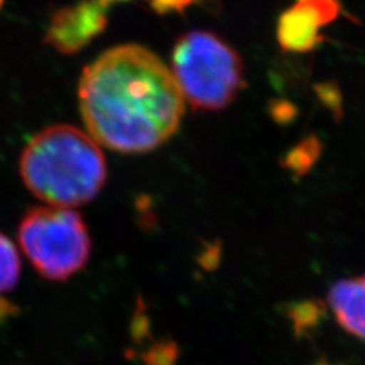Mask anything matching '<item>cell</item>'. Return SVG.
Wrapping results in <instances>:
<instances>
[{
  "instance_id": "cell-1",
  "label": "cell",
  "mask_w": 365,
  "mask_h": 365,
  "mask_svg": "<svg viewBox=\"0 0 365 365\" xmlns=\"http://www.w3.org/2000/svg\"><path fill=\"white\" fill-rule=\"evenodd\" d=\"M78 98L91 137L125 154L162 146L185 114V98L173 71L139 44L101 53L83 71Z\"/></svg>"
},
{
  "instance_id": "cell-2",
  "label": "cell",
  "mask_w": 365,
  "mask_h": 365,
  "mask_svg": "<svg viewBox=\"0 0 365 365\" xmlns=\"http://www.w3.org/2000/svg\"><path fill=\"white\" fill-rule=\"evenodd\" d=\"M19 169L28 190L55 207L91 201L107 181L106 157L98 142L72 125H52L34 135Z\"/></svg>"
},
{
  "instance_id": "cell-3",
  "label": "cell",
  "mask_w": 365,
  "mask_h": 365,
  "mask_svg": "<svg viewBox=\"0 0 365 365\" xmlns=\"http://www.w3.org/2000/svg\"><path fill=\"white\" fill-rule=\"evenodd\" d=\"M173 73L185 101L201 111L232 106L245 86L241 55L210 31H190L178 37Z\"/></svg>"
},
{
  "instance_id": "cell-4",
  "label": "cell",
  "mask_w": 365,
  "mask_h": 365,
  "mask_svg": "<svg viewBox=\"0 0 365 365\" xmlns=\"http://www.w3.org/2000/svg\"><path fill=\"white\" fill-rule=\"evenodd\" d=\"M19 244L40 276L66 282L90 257L91 241L83 216L68 207H36L23 216Z\"/></svg>"
},
{
  "instance_id": "cell-5",
  "label": "cell",
  "mask_w": 365,
  "mask_h": 365,
  "mask_svg": "<svg viewBox=\"0 0 365 365\" xmlns=\"http://www.w3.org/2000/svg\"><path fill=\"white\" fill-rule=\"evenodd\" d=\"M341 14L339 0H297L277 20V43L291 53L312 52L324 41L323 28Z\"/></svg>"
},
{
  "instance_id": "cell-6",
  "label": "cell",
  "mask_w": 365,
  "mask_h": 365,
  "mask_svg": "<svg viewBox=\"0 0 365 365\" xmlns=\"http://www.w3.org/2000/svg\"><path fill=\"white\" fill-rule=\"evenodd\" d=\"M107 25L108 5L101 0H81L56 11L46 31L44 43L56 52L73 55L101 36Z\"/></svg>"
},
{
  "instance_id": "cell-7",
  "label": "cell",
  "mask_w": 365,
  "mask_h": 365,
  "mask_svg": "<svg viewBox=\"0 0 365 365\" xmlns=\"http://www.w3.org/2000/svg\"><path fill=\"white\" fill-rule=\"evenodd\" d=\"M327 306L341 329L365 341V272L335 282L327 292Z\"/></svg>"
},
{
  "instance_id": "cell-8",
  "label": "cell",
  "mask_w": 365,
  "mask_h": 365,
  "mask_svg": "<svg viewBox=\"0 0 365 365\" xmlns=\"http://www.w3.org/2000/svg\"><path fill=\"white\" fill-rule=\"evenodd\" d=\"M21 262L14 244L0 232V294L16 288L20 279Z\"/></svg>"
},
{
  "instance_id": "cell-9",
  "label": "cell",
  "mask_w": 365,
  "mask_h": 365,
  "mask_svg": "<svg viewBox=\"0 0 365 365\" xmlns=\"http://www.w3.org/2000/svg\"><path fill=\"white\" fill-rule=\"evenodd\" d=\"M180 349L174 341H158L148 349L142 361L145 365H177Z\"/></svg>"
},
{
  "instance_id": "cell-10",
  "label": "cell",
  "mask_w": 365,
  "mask_h": 365,
  "mask_svg": "<svg viewBox=\"0 0 365 365\" xmlns=\"http://www.w3.org/2000/svg\"><path fill=\"white\" fill-rule=\"evenodd\" d=\"M317 158V142L314 139L297 145L284 158V166L294 173H303Z\"/></svg>"
},
{
  "instance_id": "cell-11",
  "label": "cell",
  "mask_w": 365,
  "mask_h": 365,
  "mask_svg": "<svg viewBox=\"0 0 365 365\" xmlns=\"http://www.w3.org/2000/svg\"><path fill=\"white\" fill-rule=\"evenodd\" d=\"M197 2H200V0H148V4L157 14H181Z\"/></svg>"
},
{
  "instance_id": "cell-12",
  "label": "cell",
  "mask_w": 365,
  "mask_h": 365,
  "mask_svg": "<svg viewBox=\"0 0 365 365\" xmlns=\"http://www.w3.org/2000/svg\"><path fill=\"white\" fill-rule=\"evenodd\" d=\"M17 312H19V309L13 303H9L8 300L0 299V324L5 323L8 318L14 317Z\"/></svg>"
},
{
  "instance_id": "cell-13",
  "label": "cell",
  "mask_w": 365,
  "mask_h": 365,
  "mask_svg": "<svg viewBox=\"0 0 365 365\" xmlns=\"http://www.w3.org/2000/svg\"><path fill=\"white\" fill-rule=\"evenodd\" d=\"M101 2H104L106 5L110 6V4H113V2H125V0H101Z\"/></svg>"
},
{
  "instance_id": "cell-14",
  "label": "cell",
  "mask_w": 365,
  "mask_h": 365,
  "mask_svg": "<svg viewBox=\"0 0 365 365\" xmlns=\"http://www.w3.org/2000/svg\"><path fill=\"white\" fill-rule=\"evenodd\" d=\"M4 2L5 0H0V9H2V6H4Z\"/></svg>"
}]
</instances>
